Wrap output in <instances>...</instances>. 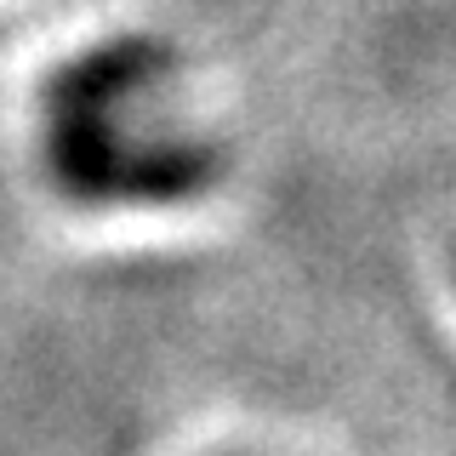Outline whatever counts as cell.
I'll return each mask as SVG.
<instances>
[{
	"label": "cell",
	"mask_w": 456,
	"mask_h": 456,
	"mask_svg": "<svg viewBox=\"0 0 456 456\" xmlns=\"http://www.w3.org/2000/svg\"><path fill=\"white\" fill-rule=\"evenodd\" d=\"M166 40L109 35L40 80V160L80 206H171L217 177V149L166 109Z\"/></svg>",
	"instance_id": "6da1fadb"
}]
</instances>
